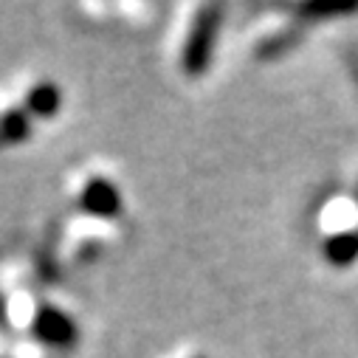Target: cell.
<instances>
[{"label":"cell","instance_id":"1","mask_svg":"<svg viewBox=\"0 0 358 358\" xmlns=\"http://www.w3.org/2000/svg\"><path fill=\"white\" fill-rule=\"evenodd\" d=\"M220 26H223V6L206 3L195 12L192 26H189L187 40H184V48H181V71L189 79H198L209 71Z\"/></svg>","mask_w":358,"mask_h":358},{"label":"cell","instance_id":"2","mask_svg":"<svg viewBox=\"0 0 358 358\" xmlns=\"http://www.w3.org/2000/svg\"><path fill=\"white\" fill-rule=\"evenodd\" d=\"M76 206H79V212H85L94 220H116L124 212V195H122L119 184H113L110 178L91 175L79 187Z\"/></svg>","mask_w":358,"mask_h":358},{"label":"cell","instance_id":"3","mask_svg":"<svg viewBox=\"0 0 358 358\" xmlns=\"http://www.w3.org/2000/svg\"><path fill=\"white\" fill-rule=\"evenodd\" d=\"M31 336L54 350H71L79 341V324L73 316L57 305H40L31 316Z\"/></svg>","mask_w":358,"mask_h":358},{"label":"cell","instance_id":"4","mask_svg":"<svg viewBox=\"0 0 358 358\" xmlns=\"http://www.w3.org/2000/svg\"><path fill=\"white\" fill-rule=\"evenodd\" d=\"M322 257L333 268H350L358 262V226L333 229L322 240Z\"/></svg>","mask_w":358,"mask_h":358},{"label":"cell","instance_id":"5","mask_svg":"<svg viewBox=\"0 0 358 358\" xmlns=\"http://www.w3.org/2000/svg\"><path fill=\"white\" fill-rule=\"evenodd\" d=\"M62 105H65V96H62V91H59V85H54V82H48V79H43V82H34L31 87H29V94H26V99H23V110L37 122H48V119H54L59 110H62Z\"/></svg>","mask_w":358,"mask_h":358},{"label":"cell","instance_id":"6","mask_svg":"<svg viewBox=\"0 0 358 358\" xmlns=\"http://www.w3.org/2000/svg\"><path fill=\"white\" fill-rule=\"evenodd\" d=\"M302 26H282V29H277V31H271V34H265V37H259V43L254 45V57L257 59H280V57H285L288 51H294L299 43H302Z\"/></svg>","mask_w":358,"mask_h":358},{"label":"cell","instance_id":"7","mask_svg":"<svg viewBox=\"0 0 358 358\" xmlns=\"http://www.w3.org/2000/svg\"><path fill=\"white\" fill-rule=\"evenodd\" d=\"M31 124L34 119L23 108H9L0 113V147L23 144L31 138Z\"/></svg>","mask_w":358,"mask_h":358},{"label":"cell","instance_id":"8","mask_svg":"<svg viewBox=\"0 0 358 358\" xmlns=\"http://www.w3.org/2000/svg\"><path fill=\"white\" fill-rule=\"evenodd\" d=\"M355 12H358V6H299V9H294L299 23H319V20H330V17H341V15H355Z\"/></svg>","mask_w":358,"mask_h":358},{"label":"cell","instance_id":"9","mask_svg":"<svg viewBox=\"0 0 358 358\" xmlns=\"http://www.w3.org/2000/svg\"><path fill=\"white\" fill-rule=\"evenodd\" d=\"M192 358H206V355H192Z\"/></svg>","mask_w":358,"mask_h":358}]
</instances>
